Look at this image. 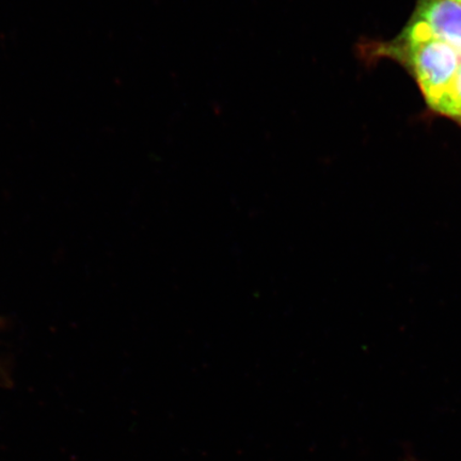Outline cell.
Masks as SVG:
<instances>
[{"mask_svg":"<svg viewBox=\"0 0 461 461\" xmlns=\"http://www.w3.org/2000/svg\"><path fill=\"white\" fill-rule=\"evenodd\" d=\"M367 50L371 59L388 58L399 62L416 80L432 113L451 88L461 63V55L453 46L413 19L395 39L370 44Z\"/></svg>","mask_w":461,"mask_h":461,"instance_id":"6da1fadb","label":"cell"},{"mask_svg":"<svg viewBox=\"0 0 461 461\" xmlns=\"http://www.w3.org/2000/svg\"><path fill=\"white\" fill-rule=\"evenodd\" d=\"M411 19L422 23L461 55V5L455 0H417Z\"/></svg>","mask_w":461,"mask_h":461,"instance_id":"7a4b0ae2","label":"cell"},{"mask_svg":"<svg viewBox=\"0 0 461 461\" xmlns=\"http://www.w3.org/2000/svg\"><path fill=\"white\" fill-rule=\"evenodd\" d=\"M437 114L455 121L461 126V63L451 88L434 111Z\"/></svg>","mask_w":461,"mask_h":461,"instance_id":"3957f363","label":"cell"},{"mask_svg":"<svg viewBox=\"0 0 461 461\" xmlns=\"http://www.w3.org/2000/svg\"><path fill=\"white\" fill-rule=\"evenodd\" d=\"M455 2L458 3L459 5H461V0H455Z\"/></svg>","mask_w":461,"mask_h":461,"instance_id":"277c9868","label":"cell"},{"mask_svg":"<svg viewBox=\"0 0 461 461\" xmlns=\"http://www.w3.org/2000/svg\"><path fill=\"white\" fill-rule=\"evenodd\" d=\"M0 377H3V376H2V371H0Z\"/></svg>","mask_w":461,"mask_h":461,"instance_id":"5b68a950","label":"cell"}]
</instances>
